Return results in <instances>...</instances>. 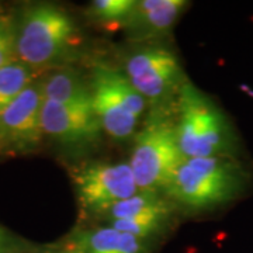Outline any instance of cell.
Instances as JSON below:
<instances>
[{"label": "cell", "instance_id": "6da1fadb", "mask_svg": "<svg viewBox=\"0 0 253 253\" xmlns=\"http://www.w3.org/2000/svg\"><path fill=\"white\" fill-rule=\"evenodd\" d=\"M176 138L184 159L228 156L231 136L222 113L191 83L179 93Z\"/></svg>", "mask_w": 253, "mask_h": 253}, {"label": "cell", "instance_id": "7a4b0ae2", "mask_svg": "<svg viewBox=\"0 0 253 253\" xmlns=\"http://www.w3.org/2000/svg\"><path fill=\"white\" fill-rule=\"evenodd\" d=\"M183 161L174 123L169 117L152 113L136 134L128 162L139 190L166 191Z\"/></svg>", "mask_w": 253, "mask_h": 253}, {"label": "cell", "instance_id": "3957f363", "mask_svg": "<svg viewBox=\"0 0 253 253\" xmlns=\"http://www.w3.org/2000/svg\"><path fill=\"white\" fill-rule=\"evenodd\" d=\"M242 186V173L228 156L184 159L166 193L193 208H210L232 199Z\"/></svg>", "mask_w": 253, "mask_h": 253}, {"label": "cell", "instance_id": "277c9868", "mask_svg": "<svg viewBox=\"0 0 253 253\" xmlns=\"http://www.w3.org/2000/svg\"><path fill=\"white\" fill-rule=\"evenodd\" d=\"M76 27L65 10L54 4H37L24 13L16 34V56L20 62L45 66L68 52Z\"/></svg>", "mask_w": 253, "mask_h": 253}, {"label": "cell", "instance_id": "5b68a950", "mask_svg": "<svg viewBox=\"0 0 253 253\" xmlns=\"http://www.w3.org/2000/svg\"><path fill=\"white\" fill-rule=\"evenodd\" d=\"M91 109L100 126L116 139L135 134L146 100L131 86L126 76L107 65H97L90 81Z\"/></svg>", "mask_w": 253, "mask_h": 253}, {"label": "cell", "instance_id": "8992f818", "mask_svg": "<svg viewBox=\"0 0 253 253\" xmlns=\"http://www.w3.org/2000/svg\"><path fill=\"white\" fill-rule=\"evenodd\" d=\"M78 197L89 211H107L141 191L128 162L93 163L73 173Z\"/></svg>", "mask_w": 253, "mask_h": 253}, {"label": "cell", "instance_id": "52a82bcc", "mask_svg": "<svg viewBox=\"0 0 253 253\" xmlns=\"http://www.w3.org/2000/svg\"><path fill=\"white\" fill-rule=\"evenodd\" d=\"M124 75L145 100L159 101L179 86L181 72L173 52L161 46H151L126 59Z\"/></svg>", "mask_w": 253, "mask_h": 253}, {"label": "cell", "instance_id": "ba28073f", "mask_svg": "<svg viewBox=\"0 0 253 253\" xmlns=\"http://www.w3.org/2000/svg\"><path fill=\"white\" fill-rule=\"evenodd\" d=\"M42 103V82H33L0 113V145L16 151L34 149L44 135Z\"/></svg>", "mask_w": 253, "mask_h": 253}, {"label": "cell", "instance_id": "9c48e42d", "mask_svg": "<svg viewBox=\"0 0 253 253\" xmlns=\"http://www.w3.org/2000/svg\"><path fill=\"white\" fill-rule=\"evenodd\" d=\"M41 124L45 135L68 145L93 141L101 129L91 107L66 106L49 100L42 103Z\"/></svg>", "mask_w": 253, "mask_h": 253}, {"label": "cell", "instance_id": "30bf717a", "mask_svg": "<svg viewBox=\"0 0 253 253\" xmlns=\"http://www.w3.org/2000/svg\"><path fill=\"white\" fill-rule=\"evenodd\" d=\"M187 6L186 0H141L126 24L142 36H161L174 26Z\"/></svg>", "mask_w": 253, "mask_h": 253}, {"label": "cell", "instance_id": "8fae6325", "mask_svg": "<svg viewBox=\"0 0 253 253\" xmlns=\"http://www.w3.org/2000/svg\"><path fill=\"white\" fill-rule=\"evenodd\" d=\"M44 100L66 106L91 107L90 83L72 69L52 73L42 82Z\"/></svg>", "mask_w": 253, "mask_h": 253}, {"label": "cell", "instance_id": "7c38bea8", "mask_svg": "<svg viewBox=\"0 0 253 253\" xmlns=\"http://www.w3.org/2000/svg\"><path fill=\"white\" fill-rule=\"evenodd\" d=\"M82 253H144L141 239L111 226L94 229L82 238Z\"/></svg>", "mask_w": 253, "mask_h": 253}, {"label": "cell", "instance_id": "4fadbf2b", "mask_svg": "<svg viewBox=\"0 0 253 253\" xmlns=\"http://www.w3.org/2000/svg\"><path fill=\"white\" fill-rule=\"evenodd\" d=\"M156 212L168 214V204L162 199H159L155 191H142V190L138 191L135 196L120 201L106 211L110 221L139 217L146 214H156Z\"/></svg>", "mask_w": 253, "mask_h": 253}, {"label": "cell", "instance_id": "5bb4252c", "mask_svg": "<svg viewBox=\"0 0 253 253\" xmlns=\"http://www.w3.org/2000/svg\"><path fill=\"white\" fill-rule=\"evenodd\" d=\"M33 83V69L14 61L0 68V113L10 106Z\"/></svg>", "mask_w": 253, "mask_h": 253}, {"label": "cell", "instance_id": "9a60e30c", "mask_svg": "<svg viewBox=\"0 0 253 253\" xmlns=\"http://www.w3.org/2000/svg\"><path fill=\"white\" fill-rule=\"evenodd\" d=\"M166 217H168L166 212H156V214H146V215L126 218V219H113L110 221L109 226L120 232H126L128 235L135 236L138 239H144L155 234L156 231H159Z\"/></svg>", "mask_w": 253, "mask_h": 253}, {"label": "cell", "instance_id": "2e32d148", "mask_svg": "<svg viewBox=\"0 0 253 253\" xmlns=\"http://www.w3.org/2000/svg\"><path fill=\"white\" fill-rule=\"evenodd\" d=\"M135 3L134 0H96L91 3L90 10L91 14L100 21L116 24L128 20Z\"/></svg>", "mask_w": 253, "mask_h": 253}, {"label": "cell", "instance_id": "e0dca14e", "mask_svg": "<svg viewBox=\"0 0 253 253\" xmlns=\"http://www.w3.org/2000/svg\"><path fill=\"white\" fill-rule=\"evenodd\" d=\"M17 28L10 17H0V68L17 61L16 56Z\"/></svg>", "mask_w": 253, "mask_h": 253}, {"label": "cell", "instance_id": "ac0fdd59", "mask_svg": "<svg viewBox=\"0 0 253 253\" xmlns=\"http://www.w3.org/2000/svg\"><path fill=\"white\" fill-rule=\"evenodd\" d=\"M6 244H7V241H6V234H4V231L0 228V252L6 248Z\"/></svg>", "mask_w": 253, "mask_h": 253}, {"label": "cell", "instance_id": "d6986e66", "mask_svg": "<svg viewBox=\"0 0 253 253\" xmlns=\"http://www.w3.org/2000/svg\"><path fill=\"white\" fill-rule=\"evenodd\" d=\"M56 253H82V252L79 248H76V249H65V251H61V252H56Z\"/></svg>", "mask_w": 253, "mask_h": 253}]
</instances>
